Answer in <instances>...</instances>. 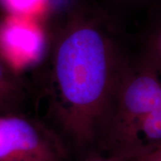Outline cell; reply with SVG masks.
<instances>
[{"label": "cell", "mask_w": 161, "mask_h": 161, "mask_svg": "<svg viewBox=\"0 0 161 161\" xmlns=\"http://www.w3.org/2000/svg\"><path fill=\"white\" fill-rule=\"evenodd\" d=\"M47 49V33L28 16L0 17V56L17 74L39 67Z\"/></svg>", "instance_id": "cell-4"}, {"label": "cell", "mask_w": 161, "mask_h": 161, "mask_svg": "<svg viewBox=\"0 0 161 161\" xmlns=\"http://www.w3.org/2000/svg\"><path fill=\"white\" fill-rule=\"evenodd\" d=\"M57 134L38 117L0 115V161H68Z\"/></svg>", "instance_id": "cell-3"}, {"label": "cell", "mask_w": 161, "mask_h": 161, "mask_svg": "<svg viewBox=\"0 0 161 161\" xmlns=\"http://www.w3.org/2000/svg\"><path fill=\"white\" fill-rule=\"evenodd\" d=\"M160 100V67L143 55L131 58L98 153L118 158L136 127Z\"/></svg>", "instance_id": "cell-2"}, {"label": "cell", "mask_w": 161, "mask_h": 161, "mask_svg": "<svg viewBox=\"0 0 161 161\" xmlns=\"http://www.w3.org/2000/svg\"><path fill=\"white\" fill-rule=\"evenodd\" d=\"M31 100V84L0 56V115L26 114L25 110Z\"/></svg>", "instance_id": "cell-5"}, {"label": "cell", "mask_w": 161, "mask_h": 161, "mask_svg": "<svg viewBox=\"0 0 161 161\" xmlns=\"http://www.w3.org/2000/svg\"><path fill=\"white\" fill-rule=\"evenodd\" d=\"M114 14L77 3L47 33L32 97L38 118L57 134L69 154L98 153L121 80L131 61ZM80 158V159H81Z\"/></svg>", "instance_id": "cell-1"}, {"label": "cell", "mask_w": 161, "mask_h": 161, "mask_svg": "<svg viewBox=\"0 0 161 161\" xmlns=\"http://www.w3.org/2000/svg\"><path fill=\"white\" fill-rule=\"evenodd\" d=\"M142 55L161 68V18L151 27L145 43Z\"/></svg>", "instance_id": "cell-7"}, {"label": "cell", "mask_w": 161, "mask_h": 161, "mask_svg": "<svg viewBox=\"0 0 161 161\" xmlns=\"http://www.w3.org/2000/svg\"><path fill=\"white\" fill-rule=\"evenodd\" d=\"M106 2V6H103L107 10L114 14V10H119L122 8H128L131 6L142 5L147 2H151L154 0H104Z\"/></svg>", "instance_id": "cell-9"}, {"label": "cell", "mask_w": 161, "mask_h": 161, "mask_svg": "<svg viewBox=\"0 0 161 161\" xmlns=\"http://www.w3.org/2000/svg\"><path fill=\"white\" fill-rule=\"evenodd\" d=\"M42 0H0V9L3 14L29 16Z\"/></svg>", "instance_id": "cell-8"}, {"label": "cell", "mask_w": 161, "mask_h": 161, "mask_svg": "<svg viewBox=\"0 0 161 161\" xmlns=\"http://www.w3.org/2000/svg\"><path fill=\"white\" fill-rule=\"evenodd\" d=\"M161 148V100L132 132L118 158L134 160Z\"/></svg>", "instance_id": "cell-6"}, {"label": "cell", "mask_w": 161, "mask_h": 161, "mask_svg": "<svg viewBox=\"0 0 161 161\" xmlns=\"http://www.w3.org/2000/svg\"><path fill=\"white\" fill-rule=\"evenodd\" d=\"M78 161H132L127 160L120 158H116L113 156L105 155V154H99V153H94L92 155L85 157L81 159H79Z\"/></svg>", "instance_id": "cell-10"}, {"label": "cell", "mask_w": 161, "mask_h": 161, "mask_svg": "<svg viewBox=\"0 0 161 161\" xmlns=\"http://www.w3.org/2000/svg\"><path fill=\"white\" fill-rule=\"evenodd\" d=\"M132 161H161V148Z\"/></svg>", "instance_id": "cell-11"}]
</instances>
